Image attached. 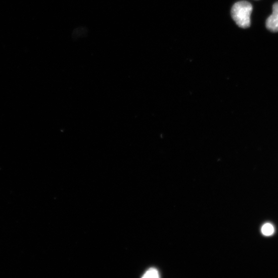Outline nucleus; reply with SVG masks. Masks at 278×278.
I'll return each instance as SVG.
<instances>
[{"label":"nucleus","instance_id":"1","mask_svg":"<svg viewBox=\"0 0 278 278\" xmlns=\"http://www.w3.org/2000/svg\"><path fill=\"white\" fill-rule=\"evenodd\" d=\"M252 11V5L247 2L242 1L233 5L231 9V15L238 26L246 29L250 26Z\"/></svg>","mask_w":278,"mask_h":278},{"label":"nucleus","instance_id":"4","mask_svg":"<svg viewBox=\"0 0 278 278\" xmlns=\"http://www.w3.org/2000/svg\"><path fill=\"white\" fill-rule=\"evenodd\" d=\"M262 232L266 236H270L274 232L273 227L270 224H266L262 227Z\"/></svg>","mask_w":278,"mask_h":278},{"label":"nucleus","instance_id":"2","mask_svg":"<svg viewBox=\"0 0 278 278\" xmlns=\"http://www.w3.org/2000/svg\"><path fill=\"white\" fill-rule=\"evenodd\" d=\"M272 14L266 22L267 29L272 32H278V3L273 6Z\"/></svg>","mask_w":278,"mask_h":278},{"label":"nucleus","instance_id":"3","mask_svg":"<svg viewBox=\"0 0 278 278\" xmlns=\"http://www.w3.org/2000/svg\"><path fill=\"white\" fill-rule=\"evenodd\" d=\"M159 277H160V273H159L158 270L155 268L149 269L146 272L143 276L144 278H158Z\"/></svg>","mask_w":278,"mask_h":278}]
</instances>
